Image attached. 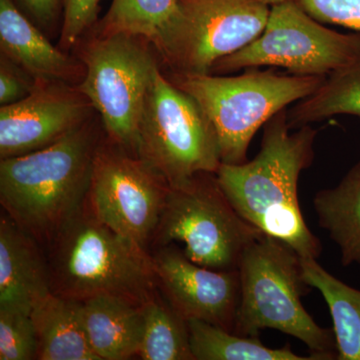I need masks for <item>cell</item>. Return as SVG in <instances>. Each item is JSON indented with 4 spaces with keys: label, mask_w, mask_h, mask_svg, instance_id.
<instances>
[{
    "label": "cell",
    "mask_w": 360,
    "mask_h": 360,
    "mask_svg": "<svg viewBox=\"0 0 360 360\" xmlns=\"http://www.w3.org/2000/svg\"><path fill=\"white\" fill-rule=\"evenodd\" d=\"M315 20L360 32V0H296Z\"/></svg>",
    "instance_id": "obj_25"
},
{
    "label": "cell",
    "mask_w": 360,
    "mask_h": 360,
    "mask_svg": "<svg viewBox=\"0 0 360 360\" xmlns=\"http://www.w3.org/2000/svg\"><path fill=\"white\" fill-rule=\"evenodd\" d=\"M302 262L305 281L328 304L338 360H360V290L329 274L314 258H302Z\"/></svg>",
    "instance_id": "obj_20"
},
{
    "label": "cell",
    "mask_w": 360,
    "mask_h": 360,
    "mask_svg": "<svg viewBox=\"0 0 360 360\" xmlns=\"http://www.w3.org/2000/svg\"><path fill=\"white\" fill-rule=\"evenodd\" d=\"M52 243V292L79 302L112 295L141 307L155 297L153 257L101 224L86 203Z\"/></svg>",
    "instance_id": "obj_3"
},
{
    "label": "cell",
    "mask_w": 360,
    "mask_h": 360,
    "mask_svg": "<svg viewBox=\"0 0 360 360\" xmlns=\"http://www.w3.org/2000/svg\"><path fill=\"white\" fill-rule=\"evenodd\" d=\"M82 316L90 347L101 360L139 355L144 333L143 307L112 295L82 302Z\"/></svg>",
    "instance_id": "obj_15"
},
{
    "label": "cell",
    "mask_w": 360,
    "mask_h": 360,
    "mask_svg": "<svg viewBox=\"0 0 360 360\" xmlns=\"http://www.w3.org/2000/svg\"><path fill=\"white\" fill-rule=\"evenodd\" d=\"M32 319L37 359L101 360L87 340L79 300L51 292L35 305Z\"/></svg>",
    "instance_id": "obj_17"
},
{
    "label": "cell",
    "mask_w": 360,
    "mask_h": 360,
    "mask_svg": "<svg viewBox=\"0 0 360 360\" xmlns=\"http://www.w3.org/2000/svg\"><path fill=\"white\" fill-rule=\"evenodd\" d=\"M135 155L175 186L196 174H217L221 165L219 139L193 97L156 68L137 132Z\"/></svg>",
    "instance_id": "obj_6"
},
{
    "label": "cell",
    "mask_w": 360,
    "mask_h": 360,
    "mask_svg": "<svg viewBox=\"0 0 360 360\" xmlns=\"http://www.w3.org/2000/svg\"><path fill=\"white\" fill-rule=\"evenodd\" d=\"M139 39L127 34L97 37L84 51L86 70L78 86L98 111L113 143L134 155L146 94L158 68Z\"/></svg>",
    "instance_id": "obj_9"
},
{
    "label": "cell",
    "mask_w": 360,
    "mask_h": 360,
    "mask_svg": "<svg viewBox=\"0 0 360 360\" xmlns=\"http://www.w3.org/2000/svg\"><path fill=\"white\" fill-rule=\"evenodd\" d=\"M296 0L276 4L262 34L231 56L219 59L210 73L224 75L259 68H284L295 75L328 77L360 53V32L326 27Z\"/></svg>",
    "instance_id": "obj_8"
},
{
    "label": "cell",
    "mask_w": 360,
    "mask_h": 360,
    "mask_svg": "<svg viewBox=\"0 0 360 360\" xmlns=\"http://www.w3.org/2000/svg\"><path fill=\"white\" fill-rule=\"evenodd\" d=\"M319 224L338 246L343 266L360 265V161L338 186L315 194Z\"/></svg>",
    "instance_id": "obj_19"
},
{
    "label": "cell",
    "mask_w": 360,
    "mask_h": 360,
    "mask_svg": "<svg viewBox=\"0 0 360 360\" xmlns=\"http://www.w3.org/2000/svg\"><path fill=\"white\" fill-rule=\"evenodd\" d=\"M153 260L158 284L182 319L208 322L233 333L240 300L238 269H207L174 245L161 246Z\"/></svg>",
    "instance_id": "obj_12"
},
{
    "label": "cell",
    "mask_w": 360,
    "mask_h": 360,
    "mask_svg": "<svg viewBox=\"0 0 360 360\" xmlns=\"http://www.w3.org/2000/svg\"><path fill=\"white\" fill-rule=\"evenodd\" d=\"M103 0H63L65 18L60 44L68 49L77 44L84 32L96 22Z\"/></svg>",
    "instance_id": "obj_26"
},
{
    "label": "cell",
    "mask_w": 360,
    "mask_h": 360,
    "mask_svg": "<svg viewBox=\"0 0 360 360\" xmlns=\"http://www.w3.org/2000/svg\"><path fill=\"white\" fill-rule=\"evenodd\" d=\"M144 333L139 356L143 360H194L187 322L156 298L143 305Z\"/></svg>",
    "instance_id": "obj_23"
},
{
    "label": "cell",
    "mask_w": 360,
    "mask_h": 360,
    "mask_svg": "<svg viewBox=\"0 0 360 360\" xmlns=\"http://www.w3.org/2000/svg\"><path fill=\"white\" fill-rule=\"evenodd\" d=\"M39 82L27 97L0 108V158L46 148L84 124L91 105L78 94Z\"/></svg>",
    "instance_id": "obj_13"
},
{
    "label": "cell",
    "mask_w": 360,
    "mask_h": 360,
    "mask_svg": "<svg viewBox=\"0 0 360 360\" xmlns=\"http://www.w3.org/2000/svg\"><path fill=\"white\" fill-rule=\"evenodd\" d=\"M28 75L22 68H16L15 63L2 56L0 65V103L8 105L22 101L35 89L37 84L30 82ZM33 78V77H32Z\"/></svg>",
    "instance_id": "obj_27"
},
{
    "label": "cell",
    "mask_w": 360,
    "mask_h": 360,
    "mask_svg": "<svg viewBox=\"0 0 360 360\" xmlns=\"http://www.w3.org/2000/svg\"><path fill=\"white\" fill-rule=\"evenodd\" d=\"M37 340L32 314L0 309V360L37 359Z\"/></svg>",
    "instance_id": "obj_24"
},
{
    "label": "cell",
    "mask_w": 360,
    "mask_h": 360,
    "mask_svg": "<svg viewBox=\"0 0 360 360\" xmlns=\"http://www.w3.org/2000/svg\"><path fill=\"white\" fill-rule=\"evenodd\" d=\"M0 47L6 58L37 82L70 80L77 73L73 61L54 47L11 0H0Z\"/></svg>",
    "instance_id": "obj_16"
},
{
    "label": "cell",
    "mask_w": 360,
    "mask_h": 360,
    "mask_svg": "<svg viewBox=\"0 0 360 360\" xmlns=\"http://www.w3.org/2000/svg\"><path fill=\"white\" fill-rule=\"evenodd\" d=\"M336 115L360 118V53L324 78L314 94L296 103L288 111V122L296 129Z\"/></svg>",
    "instance_id": "obj_21"
},
{
    "label": "cell",
    "mask_w": 360,
    "mask_h": 360,
    "mask_svg": "<svg viewBox=\"0 0 360 360\" xmlns=\"http://www.w3.org/2000/svg\"><path fill=\"white\" fill-rule=\"evenodd\" d=\"M39 25H46L56 18L59 0H20Z\"/></svg>",
    "instance_id": "obj_28"
},
{
    "label": "cell",
    "mask_w": 360,
    "mask_h": 360,
    "mask_svg": "<svg viewBox=\"0 0 360 360\" xmlns=\"http://www.w3.org/2000/svg\"><path fill=\"white\" fill-rule=\"evenodd\" d=\"M179 23V0H112L98 37L127 34L155 45L165 61Z\"/></svg>",
    "instance_id": "obj_18"
},
{
    "label": "cell",
    "mask_w": 360,
    "mask_h": 360,
    "mask_svg": "<svg viewBox=\"0 0 360 360\" xmlns=\"http://www.w3.org/2000/svg\"><path fill=\"white\" fill-rule=\"evenodd\" d=\"M288 108L265 123L259 153L241 165L221 163L220 187L243 219L267 236L290 245L302 258L317 259L321 240L305 224L298 201V180L314 158L319 129L290 132Z\"/></svg>",
    "instance_id": "obj_1"
},
{
    "label": "cell",
    "mask_w": 360,
    "mask_h": 360,
    "mask_svg": "<svg viewBox=\"0 0 360 360\" xmlns=\"http://www.w3.org/2000/svg\"><path fill=\"white\" fill-rule=\"evenodd\" d=\"M302 257L281 239L262 233L243 252L238 265L240 300L234 333L259 338L276 329L302 341L315 360L338 359L333 329L323 328L302 305L309 292Z\"/></svg>",
    "instance_id": "obj_4"
},
{
    "label": "cell",
    "mask_w": 360,
    "mask_h": 360,
    "mask_svg": "<svg viewBox=\"0 0 360 360\" xmlns=\"http://www.w3.org/2000/svg\"><path fill=\"white\" fill-rule=\"evenodd\" d=\"M269 6H276V4H283V2L290 1V0H262Z\"/></svg>",
    "instance_id": "obj_29"
},
{
    "label": "cell",
    "mask_w": 360,
    "mask_h": 360,
    "mask_svg": "<svg viewBox=\"0 0 360 360\" xmlns=\"http://www.w3.org/2000/svg\"><path fill=\"white\" fill-rule=\"evenodd\" d=\"M186 322L194 360H315L295 354L288 345L270 348L259 338L238 335L205 321Z\"/></svg>",
    "instance_id": "obj_22"
},
{
    "label": "cell",
    "mask_w": 360,
    "mask_h": 360,
    "mask_svg": "<svg viewBox=\"0 0 360 360\" xmlns=\"http://www.w3.org/2000/svg\"><path fill=\"white\" fill-rule=\"evenodd\" d=\"M262 233L234 210L217 174L205 172L169 186L153 238L160 248L182 243L184 255L207 269L236 270Z\"/></svg>",
    "instance_id": "obj_7"
},
{
    "label": "cell",
    "mask_w": 360,
    "mask_h": 360,
    "mask_svg": "<svg viewBox=\"0 0 360 360\" xmlns=\"http://www.w3.org/2000/svg\"><path fill=\"white\" fill-rule=\"evenodd\" d=\"M52 292L51 271L37 239L8 215L0 219V309L32 314Z\"/></svg>",
    "instance_id": "obj_14"
},
{
    "label": "cell",
    "mask_w": 360,
    "mask_h": 360,
    "mask_svg": "<svg viewBox=\"0 0 360 360\" xmlns=\"http://www.w3.org/2000/svg\"><path fill=\"white\" fill-rule=\"evenodd\" d=\"M326 77L251 68L239 75L175 73L174 84L195 99L212 122L222 163L248 161L251 139L279 111L314 94Z\"/></svg>",
    "instance_id": "obj_5"
},
{
    "label": "cell",
    "mask_w": 360,
    "mask_h": 360,
    "mask_svg": "<svg viewBox=\"0 0 360 360\" xmlns=\"http://www.w3.org/2000/svg\"><path fill=\"white\" fill-rule=\"evenodd\" d=\"M179 23L167 63L175 73L206 75L251 44L270 13L262 0H179Z\"/></svg>",
    "instance_id": "obj_11"
},
{
    "label": "cell",
    "mask_w": 360,
    "mask_h": 360,
    "mask_svg": "<svg viewBox=\"0 0 360 360\" xmlns=\"http://www.w3.org/2000/svg\"><path fill=\"white\" fill-rule=\"evenodd\" d=\"M97 148L86 122L46 148L1 160L0 202L33 238L52 241L84 208Z\"/></svg>",
    "instance_id": "obj_2"
},
{
    "label": "cell",
    "mask_w": 360,
    "mask_h": 360,
    "mask_svg": "<svg viewBox=\"0 0 360 360\" xmlns=\"http://www.w3.org/2000/svg\"><path fill=\"white\" fill-rule=\"evenodd\" d=\"M127 151L120 146H98L85 203L101 224L148 250L169 186L139 156Z\"/></svg>",
    "instance_id": "obj_10"
}]
</instances>
